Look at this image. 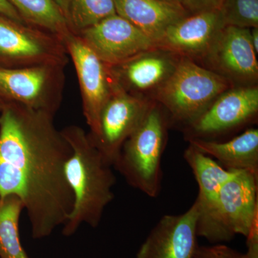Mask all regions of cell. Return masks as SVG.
Segmentation results:
<instances>
[{
	"label": "cell",
	"instance_id": "1",
	"mask_svg": "<svg viewBox=\"0 0 258 258\" xmlns=\"http://www.w3.org/2000/svg\"><path fill=\"white\" fill-rule=\"evenodd\" d=\"M0 111V198H20L32 237L45 238L74 208L64 174L72 149L56 128L55 115L10 102Z\"/></svg>",
	"mask_w": 258,
	"mask_h": 258
},
{
	"label": "cell",
	"instance_id": "2",
	"mask_svg": "<svg viewBox=\"0 0 258 258\" xmlns=\"http://www.w3.org/2000/svg\"><path fill=\"white\" fill-rule=\"evenodd\" d=\"M61 133L72 154L64 166V174L74 196V205L62 234L71 236L80 226L98 227L105 209L114 198L115 176L110 164L93 145L84 129L76 125L64 127Z\"/></svg>",
	"mask_w": 258,
	"mask_h": 258
},
{
	"label": "cell",
	"instance_id": "3",
	"mask_svg": "<svg viewBox=\"0 0 258 258\" xmlns=\"http://www.w3.org/2000/svg\"><path fill=\"white\" fill-rule=\"evenodd\" d=\"M169 122L162 107L152 102L144 119L122 146L113 165L130 186L149 198H157L161 190V161Z\"/></svg>",
	"mask_w": 258,
	"mask_h": 258
},
{
	"label": "cell",
	"instance_id": "4",
	"mask_svg": "<svg viewBox=\"0 0 258 258\" xmlns=\"http://www.w3.org/2000/svg\"><path fill=\"white\" fill-rule=\"evenodd\" d=\"M232 83L191 59L179 57L170 76L154 93L169 120L184 126L202 114Z\"/></svg>",
	"mask_w": 258,
	"mask_h": 258
},
{
	"label": "cell",
	"instance_id": "5",
	"mask_svg": "<svg viewBox=\"0 0 258 258\" xmlns=\"http://www.w3.org/2000/svg\"><path fill=\"white\" fill-rule=\"evenodd\" d=\"M64 69L66 66L49 64L0 66V97L5 102L55 115L63 96Z\"/></svg>",
	"mask_w": 258,
	"mask_h": 258
},
{
	"label": "cell",
	"instance_id": "6",
	"mask_svg": "<svg viewBox=\"0 0 258 258\" xmlns=\"http://www.w3.org/2000/svg\"><path fill=\"white\" fill-rule=\"evenodd\" d=\"M68 57L63 42L55 35L0 15V60L4 62L2 67L45 64L66 66Z\"/></svg>",
	"mask_w": 258,
	"mask_h": 258
},
{
	"label": "cell",
	"instance_id": "7",
	"mask_svg": "<svg viewBox=\"0 0 258 258\" xmlns=\"http://www.w3.org/2000/svg\"><path fill=\"white\" fill-rule=\"evenodd\" d=\"M64 45L79 79L83 113L90 128L88 135L96 137L102 110L118 81L112 68L105 64L79 35H70Z\"/></svg>",
	"mask_w": 258,
	"mask_h": 258
},
{
	"label": "cell",
	"instance_id": "8",
	"mask_svg": "<svg viewBox=\"0 0 258 258\" xmlns=\"http://www.w3.org/2000/svg\"><path fill=\"white\" fill-rule=\"evenodd\" d=\"M258 113V87L233 86L220 95L192 121L184 125L186 140L215 141L255 120Z\"/></svg>",
	"mask_w": 258,
	"mask_h": 258
},
{
	"label": "cell",
	"instance_id": "9",
	"mask_svg": "<svg viewBox=\"0 0 258 258\" xmlns=\"http://www.w3.org/2000/svg\"><path fill=\"white\" fill-rule=\"evenodd\" d=\"M152 103L147 98L128 92L117 83L102 110L98 135H88L112 166L122 146L144 119Z\"/></svg>",
	"mask_w": 258,
	"mask_h": 258
},
{
	"label": "cell",
	"instance_id": "10",
	"mask_svg": "<svg viewBox=\"0 0 258 258\" xmlns=\"http://www.w3.org/2000/svg\"><path fill=\"white\" fill-rule=\"evenodd\" d=\"M184 158L198 184L199 193L195 200L199 210L198 237H204L211 243L224 242L218 217L220 190L236 171L227 170L191 145L185 150Z\"/></svg>",
	"mask_w": 258,
	"mask_h": 258
},
{
	"label": "cell",
	"instance_id": "11",
	"mask_svg": "<svg viewBox=\"0 0 258 258\" xmlns=\"http://www.w3.org/2000/svg\"><path fill=\"white\" fill-rule=\"evenodd\" d=\"M105 64L121 66L157 48L155 43L130 22L115 14L78 34Z\"/></svg>",
	"mask_w": 258,
	"mask_h": 258
},
{
	"label": "cell",
	"instance_id": "12",
	"mask_svg": "<svg viewBox=\"0 0 258 258\" xmlns=\"http://www.w3.org/2000/svg\"><path fill=\"white\" fill-rule=\"evenodd\" d=\"M203 60L208 68L237 86H255L258 80L257 53L250 40V30L225 26L220 30Z\"/></svg>",
	"mask_w": 258,
	"mask_h": 258
},
{
	"label": "cell",
	"instance_id": "13",
	"mask_svg": "<svg viewBox=\"0 0 258 258\" xmlns=\"http://www.w3.org/2000/svg\"><path fill=\"white\" fill-rule=\"evenodd\" d=\"M258 177L252 173L236 171L222 186L218 217L225 242L235 235L247 237L258 220Z\"/></svg>",
	"mask_w": 258,
	"mask_h": 258
},
{
	"label": "cell",
	"instance_id": "14",
	"mask_svg": "<svg viewBox=\"0 0 258 258\" xmlns=\"http://www.w3.org/2000/svg\"><path fill=\"white\" fill-rule=\"evenodd\" d=\"M196 202L181 215H166L151 230L137 258H192L198 248Z\"/></svg>",
	"mask_w": 258,
	"mask_h": 258
},
{
	"label": "cell",
	"instance_id": "15",
	"mask_svg": "<svg viewBox=\"0 0 258 258\" xmlns=\"http://www.w3.org/2000/svg\"><path fill=\"white\" fill-rule=\"evenodd\" d=\"M225 26L220 10L187 15L171 25L156 47L177 57L203 60Z\"/></svg>",
	"mask_w": 258,
	"mask_h": 258
},
{
	"label": "cell",
	"instance_id": "16",
	"mask_svg": "<svg viewBox=\"0 0 258 258\" xmlns=\"http://www.w3.org/2000/svg\"><path fill=\"white\" fill-rule=\"evenodd\" d=\"M179 58L167 51L155 48L112 69L123 89L143 96L144 93H154L161 87L174 71Z\"/></svg>",
	"mask_w": 258,
	"mask_h": 258
},
{
	"label": "cell",
	"instance_id": "17",
	"mask_svg": "<svg viewBox=\"0 0 258 258\" xmlns=\"http://www.w3.org/2000/svg\"><path fill=\"white\" fill-rule=\"evenodd\" d=\"M116 14L157 44L173 24L187 16L181 4L164 0H114Z\"/></svg>",
	"mask_w": 258,
	"mask_h": 258
},
{
	"label": "cell",
	"instance_id": "18",
	"mask_svg": "<svg viewBox=\"0 0 258 258\" xmlns=\"http://www.w3.org/2000/svg\"><path fill=\"white\" fill-rule=\"evenodd\" d=\"M189 145L210 157L227 170L244 171L258 177V130L247 129L226 142L192 139Z\"/></svg>",
	"mask_w": 258,
	"mask_h": 258
},
{
	"label": "cell",
	"instance_id": "19",
	"mask_svg": "<svg viewBox=\"0 0 258 258\" xmlns=\"http://www.w3.org/2000/svg\"><path fill=\"white\" fill-rule=\"evenodd\" d=\"M25 23L50 32L62 42L74 34L55 0H8Z\"/></svg>",
	"mask_w": 258,
	"mask_h": 258
},
{
	"label": "cell",
	"instance_id": "20",
	"mask_svg": "<svg viewBox=\"0 0 258 258\" xmlns=\"http://www.w3.org/2000/svg\"><path fill=\"white\" fill-rule=\"evenodd\" d=\"M23 203L14 195L0 198V257L29 258L19 233Z\"/></svg>",
	"mask_w": 258,
	"mask_h": 258
},
{
	"label": "cell",
	"instance_id": "21",
	"mask_svg": "<svg viewBox=\"0 0 258 258\" xmlns=\"http://www.w3.org/2000/svg\"><path fill=\"white\" fill-rule=\"evenodd\" d=\"M115 14L114 0H69V23L76 35Z\"/></svg>",
	"mask_w": 258,
	"mask_h": 258
},
{
	"label": "cell",
	"instance_id": "22",
	"mask_svg": "<svg viewBox=\"0 0 258 258\" xmlns=\"http://www.w3.org/2000/svg\"><path fill=\"white\" fill-rule=\"evenodd\" d=\"M220 11L225 26L258 28V0H225Z\"/></svg>",
	"mask_w": 258,
	"mask_h": 258
},
{
	"label": "cell",
	"instance_id": "23",
	"mask_svg": "<svg viewBox=\"0 0 258 258\" xmlns=\"http://www.w3.org/2000/svg\"><path fill=\"white\" fill-rule=\"evenodd\" d=\"M192 258H245V253L238 252L226 244L199 246Z\"/></svg>",
	"mask_w": 258,
	"mask_h": 258
},
{
	"label": "cell",
	"instance_id": "24",
	"mask_svg": "<svg viewBox=\"0 0 258 258\" xmlns=\"http://www.w3.org/2000/svg\"><path fill=\"white\" fill-rule=\"evenodd\" d=\"M225 0H181V5L191 14L221 9Z\"/></svg>",
	"mask_w": 258,
	"mask_h": 258
},
{
	"label": "cell",
	"instance_id": "25",
	"mask_svg": "<svg viewBox=\"0 0 258 258\" xmlns=\"http://www.w3.org/2000/svg\"><path fill=\"white\" fill-rule=\"evenodd\" d=\"M247 250L245 258H258V220L254 222L247 237Z\"/></svg>",
	"mask_w": 258,
	"mask_h": 258
},
{
	"label": "cell",
	"instance_id": "26",
	"mask_svg": "<svg viewBox=\"0 0 258 258\" xmlns=\"http://www.w3.org/2000/svg\"><path fill=\"white\" fill-rule=\"evenodd\" d=\"M0 15L12 19L15 21L25 23L18 12L10 4L8 0H0Z\"/></svg>",
	"mask_w": 258,
	"mask_h": 258
},
{
	"label": "cell",
	"instance_id": "27",
	"mask_svg": "<svg viewBox=\"0 0 258 258\" xmlns=\"http://www.w3.org/2000/svg\"><path fill=\"white\" fill-rule=\"evenodd\" d=\"M69 22V0H55Z\"/></svg>",
	"mask_w": 258,
	"mask_h": 258
},
{
	"label": "cell",
	"instance_id": "28",
	"mask_svg": "<svg viewBox=\"0 0 258 258\" xmlns=\"http://www.w3.org/2000/svg\"><path fill=\"white\" fill-rule=\"evenodd\" d=\"M250 40L252 47L256 53L258 52V28H252L250 30Z\"/></svg>",
	"mask_w": 258,
	"mask_h": 258
},
{
	"label": "cell",
	"instance_id": "29",
	"mask_svg": "<svg viewBox=\"0 0 258 258\" xmlns=\"http://www.w3.org/2000/svg\"><path fill=\"white\" fill-rule=\"evenodd\" d=\"M164 1L169 2V3H176V4H181V0H164Z\"/></svg>",
	"mask_w": 258,
	"mask_h": 258
},
{
	"label": "cell",
	"instance_id": "30",
	"mask_svg": "<svg viewBox=\"0 0 258 258\" xmlns=\"http://www.w3.org/2000/svg\"><path fill=\"white\" fill-rule=\"evenodd\" d=\"M5 103H6V102H5L4 100L0 97V110L3 108V107L4 106Z\"/></svg>",
	"mask_w": 258,
	"mask_h": 258
}]
</instances>
